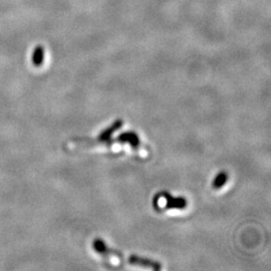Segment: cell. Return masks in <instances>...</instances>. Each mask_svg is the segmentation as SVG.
Listing matches in <instances>:
<instances>
[{
    "label": "cell",
    "mask_w": 271,
    "mask_h": 271,
    "mask_svg": "<svg viewBox=\"0 0 271 271\" xmlns=\"http://www.w3.org/2000/svg\"><path fill=\"white\" fill-rule=\"evenodd\" d=\"M32 64L34 67L38 68L44 64V60H45V49L42 45H38L35 47V49L33 50L32 53Z\"/></svg>",
    "instance_id": "obj_6"
},
{
    "label": "cell",
    "mask_w": 271,
    "mask_h": 271,
    "mask_svg": "<svg viewBox=\"0 0 271 271\" xmlns=\"http://www.w3.org/2000/svg\"><path fill=\"white\" fill-rule=\"evenodd\" d=\"M129 262L131 264H135V265H140V266H144V267H150L153 268L154 270H160L161 269V264L156 261H153L151 259L148 258H143L137 255H131L129 257Z\"/></svg>",
    "instance_id": "obj_1"
},
{
    "label": "cell",
    "mask_w": 271,
    "mask_h": 271,
    "mask_svg": "<svg viewBox=\"0 0 271 271\" xmlns=\"http://www.w3.org/2000/svg\"><path fill=\"white\" fill-rule=\"evenodd\" d=\"M227 179H228V175L226 172H220L218 174V176L214 179L213 183H212V187L214 189H220L221 187H223L225 185L226 182H227Z\"/></svg>",
    "instance_id": "obj_7"
},
{
    "label": "cell",
    "mask_w": 271,
    "mask_h": 271,
    "mask_svg": "<svg viewBox=\"0 0 271 271\" xmlns=\"http://www.w3.org/2000/svg\"><path fill=\"white\" fill-rule=\"evenodd\" d=\"M123 123H124V122H123L122 120H120V119L117 120L110 128H108L107 130H105L104 132L101 133V135L99 136V139H100L101 141H107V140H110L113 133L122 128Z\"/></svg>",
    "instance_id": "obj_4"
},
{
    "label": "cell",
    "mask_w": 271,
    "mask_h": 271,
    "mask_svg": "<svg viewBox=\"0 0 271 271\" xmlns=\"http://www.w3.org/2000/svg\"><path fill=\"white\" fill-rule=\"evenodd\" d=\"M92 245H93V248L95 249L101 254H105V255H107V254H111L112 255V254H113V255H115V256H118L120 258H123V256H122V254L120 252H118V251H115L113 249L109 248L105 244V242L102 241V240H100V239L94 240L93 243H92Z\"/></svg>",
    "instance_id": "obj_3"
},
{
    "label": "cell",
    "mask_w": 271,
    "mask_h": 271,
    "mask_svg": "<svg viewBox=\"0 0 271 271\" xmlns=\"http://www.w3.org/2000/svg\"><path fill=\"white\" fill-rule=\"evenodd\" d=\"M160 195H162L166 198V201H167L166 207H165L166 209H183L187 205V201L183 197L174 198L169 193H166V192H163Z\"/></svg>",
    "instance_id": "obj_2"
},
{
    "label": "cell",
    "mask_w": 271,
    "mask_h": 271,
    "mask_svg": "<svg viewBox=\"0 0 271 271\" xmlns=\"http://www.w3.org/2000/svg\"><path fill=\"white\" fill-rule=\"evenodd\" d=\"M117 140L118 141H121V142H129L134 149H138L139 146H140L139 137L137 136L136 133H133V132L123 133V134H121V135L118 137Z\"/></svg>",
    "instance_id": "obj_5"
}]
</instances>
